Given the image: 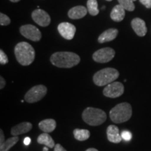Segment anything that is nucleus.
<instances>
[{
    "mask_svg": "<svg viewBox=\"0 0 151 151\" xmlns=\"http://www.w3.org/2000/svg\"><path fill=\"white\" fill-rule=\"evenodd\" d=\"M121 137L124 140L129 141L132 139V135L131 132H129V131H122L121 133Z\"/></svg>",
    "mask_w": 151,
    "mask_h": 151,
    "instance_id": "obj_26",
    "label": "nucleus"
},
{
    "mask_svg": "<svg viewBox=\"0 0 151 151\" xmlns=\"http://www.w3.org/2000/svg\"><path fill=\"white\" fill-rule=\"evenodd\" d=\"M19 141V138L18 136H15L7 139L4 142L0 144V151H9L10 148L15 146L18 141Z\"/></svg>",
    "mask_w": 151,
    "mask_h": 151,
    "instance_id": "obj_21",
    "label": "nucleus"
},
{
    "mask_svg": "<svg viewBox=\"0 0 151 151\" xmlns=\"http://www.w3.org/2000/svg\"><path fill=\"white\" fill-rule=\"evenodd\" d=\"M118 34V30L115 28H111L104 32L98 37V42L104 43L114 40L117 37Z\"/></svg>",
    "mask_w": 151,
    "mask_h": 151,
    "instance_id": "obj_16",
    "label": "nucleus"
},
{
    "mask_svg": "<svg viewBox=\"0 0 151 151\" xmlns=\"http://www.w3.org/2000/svg\"><path fill=\"white\" fill-rule=\"evenodd\" d=\"M139 1L147 9H151V0H139Z\"/></svg>",
    "mask_w": 151,
    "mask_h": 151,
    "instance_id": "obj_27",
    "label": "nucleus"
},
{
    "mask_svg": "<svg viewBox=\"0 0 151 151\" xmlns=\"http://www.w3.org/2000/svg\"><path fill=\"white\" fill-rule=\"evenodd\" d=\"M57 126L56 121L54 119H45L39 123V127L45 133H50L55 129Z\"/></svg>",
    "mask_w": 151,
    "mask_h": 151,
    "instance_id": "obj_17",
    "label": "nucleus"
},
{
    "mask_svg": "<svg viewBox=\"0 0 151 151\" xmlns=\"http://www.w3.org/2000/svg\"><path fill=\"white\" fill-rule=\"evenodd\" d=\"M132 1H137V0H132Z\"/></svg>",
    "mask_w": 151,
    "mask_h": 151,
    "instance_id": "obj_36",
    "label": "nucleus"
},
{
    "mask_svg": "<svg viewBox=\"0 0 151 151\" xmlns=\"http://www.w3.org/2000/svg\"><path fill=\"white\" fill-rule=\"evenodd\" d=\"M124 87L120 82H113L107 85L103 90L105 97L109 98H117L124 93Z\"/></svg>",
    "mask_w": 151,
    "mask_h": 151,
    "instance_id": "obj_9",
    "label": "nucleus"
},
{
    "mask_svg": "<svg viewBox=\"0 0 151 151\" xmlns=\"http://www.w3.org/2000/svg\"><path fill=\"white\" fill-rule=\"evenodd\" d=\"M73 136L76 140L84 141L89 139L90 137V132L88 129H75L73 130Z\"/></svg>",
    "mask_w": 151,
    "mask_h": 151,
    "instance_id": "obj_20",
    "label": "nucleus"
},
{
    "mask_svg": "<svg viewBox=\"0 0 151 151\" xmlns=\"http://www.w3.org/2000/svg\"><path fill=\"white\" fill-rule=\"evenodd\" d=\"M11 1H12V2H18V1H20V0H10Z\"/></svg>",
    "mask_w": 151,
    "mask_h": 151,
    "instance_id": "obj_33",
    "label": "nucleus"
},
{
    "mask_svg": "<svg viewBox=\"0 0 151 151\" xmlns=\"http://www.w3.org/2000/svg\"><path fill=\"white\" fill-rule=\"evenodd\" d=\"M43 151H48V147L45 146V147H44V148H43Z\"/></svg>",
    "mask_w": 151,
    "mask_h": 151,
    "instance_id": "obj_32",
    "label": "nucleus"
},
{
    "mask_svg": "<svg viewBox=\"0 0 151 151\" xmlns=\"http://www.w3.org/2000/svg\"><path fill=\"white\" fill-rule=\"evenodd\" d=\"M17 61L22 66L30 65L35 59V50L31 44L27 42H20L14 49Z\"/></svg>",
    "mask_w": 151,
    "mask_h": 151,
    "instance_id": "obj_2",
    "label": "nucleus"
},
{
    "mask_svg": "<svg viewBox=\"0 0 151 151\" xmlns=\"http://www.w3.org/2000/svg\"><path fill=\"white\" fill-rule=\"evenodd\" d=\"M83 121L90 126H99L102 124L107 118V115L101 109L88 107L82 113Z\"/></svg>",
    "mask_w": 151,
    "mask_h": 151,
    "instance_id": "obj_4",
    "label": "nucleus"
},
{
    "mask_svg": "<svg viewBox=\"0 0 151 151\" xmlns=\"http://www.w3.org/2000/svg\"><path fill=\"white\" fill-rule=\"evenodd\" d=\"M52 65L59 68H72L78 65L81 58L72 52H57L50 57Z\"/></svg>",
    "mask_w": 151,
    "mask_h": 151,
    "instance_id": "obj_1",
    "label": "nucleus"
},
{
    "mask_svg": "<svg viewBox=\"0 0 151 151\" xmlns=\"http://www.w3.org/2000/svg\"><path fill=\"white\" fill-rule=\"evenodd\" d=\"M32 129V124L29 122H22L21 123L17 124L12 127L11 130V134L14 137L15 136H18L22 134H25L31 131Z\"/></svg>",
    "mask_w": 151,
    "mask_h": 151,
    "instance_id": "obj_14",
    "label": "nucleus"
},
{
    "mask_svg": "<svg viewBox=\"0 0 151 151\" xmlns=\"http://www.w3.org/2000/svg\"><path fill=\"white\" fill-rule=\"evenodd\" d=\"M6 86V81L2 76L0 77V89H3Z\"/></svg>",
    "mask_w": 151,
    "mask_h": 151,
    "instance_id": "obj_29",
    "label": "nucleus"
},
{
    "mask_svg": "<svg viewBox=\"0 0 151 151\" xmlns=\"http://www.w3.org/2000/svg\"><path fill=\"white\" fill-rule=\"evenodd\" d=\"M105 8H106L105 6H102V7H101V9H105Z\"/></svg>",
    "mask_w": 151,
    "mask_h": 151,
    "instance_id": "obj_34",
    "label": "nucleus"
},
{
    "mask_svg": "<svg viewBox=\"0 0 151 151\" xmlns=\"http://www.w3.org/2000/svg\"><path fill=\"white\" fill-rule=\"evenodd\" d=\"M58 29L60 35L67 40L73 39L76 32V28L75 26L69 22H62L59 24Z\"/></svg>",
    "mask_w": 151,
    "mask_h": 151,
    "instance_id": "obj_11",
    "label": "nucleus"
},
{
    "mask_svg": "<svg viewBox=\"0 0 151 151\" xmlns=\"http://www.w3.org/2000/svg\"><path fill=\"white\" fill-rule=\"evenodd\" d=\"M120 73L114 68H105L94 73L93 82L97 86H104L115 82L118 78Z\"/></svg>",
    "mask_w": 151,
    "mask_h": 151,
    "instance_id": "obj_5",
    "label": "nucleus"
},
{
    "mask_svg": "<svg viewBox=\"0 0 151 151\" xmlns=\"http://www.w3.org/2000/svg\"><path fill=\"white\" fill-rule=\"evenodd\" d=\"M32 18L37 24L41 27H47L50 23V17L48 14L41 9H36L32 14Z\"/></svg>",
    "mask_w": 151,
    "mask_h": 151,
    "instance_id": "obj_10",
    "label": "nucleus"
},
{
    "mask_svg": "<svg viewBox=\"0 0 151 151\" xmlns=\"http://www.w3.org/2000/svg\"><path fill=\"white\" fill-rule=\"evenodd\" d=\"M11 23V20L9 18V16H7L6 15L1 13L0 14V24L2 26H6L9 25Z\"/></svg>",
    "mask_w": 151,
    "mask_h": 151,
    "instance_id": "obj_24",
    "label": "nucleus"
},
{
    "mask_svg": "<svg viewBox=\"0 0 151 151\" xmlns=\"http://www.w3.org/2000/svg\"><path fill=\"white\" fill-rule=\"evenodd\" d=\"M88 10L83 6H76L73 7L68 12V16L73 20L84 18L87 15Z\"/></svg>",
    "mask_w": 151,
    "mask_h": 151,
    "instance_id": "obj_15",
    "label": "nucleus"
},
{
    "mask_svg": "<svg viewBox=\"0 0 151 151\" xmlns=\"http://www.w3.org/2000/svg\"><path fill=\"white\" fill-rule=\"evenodd\" d=\"M20 32L26 39L32 41H39L41 39L40 30L32 24H24L20 28Z\"/></svg>",
    "mask_w": 151,
    "mask_h": 151,
    "instance_id": "obj_8",
    "label": "nucleus"
},
{
    "mask_svg": "<svg viewBox=\"0 0 151 151\" xmlns=\"http://www.w3.org/2000/svg\"><path fill=\"white\" fill-rule=\"evenodd\" d=\"M86 151H99L98 150H97V149L95 148H88L87 149V150Z\"/></svg>",
    "mask_w": 151,
    "mask_h": 151,
    "instance_id": "obj_31",
    "label": "nucleus"
},
{
    "mask_svg": "<svg viewBox=\"0 0 151 151\" xmlns=\"http://www.w3.org/2000/svg\"><path fill=\"white\" fill-rule=\"evenodd\" d=\"M48 89L43 85L34 86L28 90L24 95V100L27 103L38 102L46 95Z\"/></svg>",
    "mask_w": 151,
    "mask_h": 151,
    "instance_id": "obj_6",
    "label": "nucleus"
},
{
    "mask_svg": "<svg viewBox=\"0 0 151 151\" xmlns=\"http://www.w3.org/2000/svg\"><path fill=\"white\" fill-rule=\"evenodd\" d=\"M125 11L121 5L115 6L111 12V18L115 22L122 21L125 16Z\"/></svg>",
    "mask_w": 151,
    "mask_h": 151,
    "instance_id": "obj_18",
    "label": "nucleus"
},
{
    "mask_svg": "<svg viewBox=\"0 0 151 151\" xmlns=\"http://www.w3.org/2000/svg\"><path fill=\"white\" fill-rule=\"evenodd\" d=\"M31 139L29 137H25L24 139V144L25 146H29V145L31 143Z\"/></svg>",
    "mask_w": 151,
    "mask_h": 151,
    "instance_id": "obj_30",
    "label": "nucleus"
},
{
    "mask_svg": "<svg viewBox=\"0 0 151 151\" xmlns=\"http://www.w3.org/2000/svg\"><path fill=\"white\" fill-rule=\"evenodd\" d=\"M116 52L111 48H103L94 52L92 55V59L98 63H107L113 59Z\"/></svg>",
    "mask_w": 151,
    "mask_h": 151,
    "instance_id": "obj_7",
    "label": "nucleus"
},
{
    "mask_svg": "<svg viewBox=\"0 0 151 151\" xmlns=\"http://www.w3.org/2000/svg\"><path fill=\"white\" fill-rule=\"evenodd\" d=\"M132 27L135 33L139 37H144L147 33L146 22L142 19L135 18L132 20Z\"/></svg>",
    "mask_w": 151,
    "mask_h": 151,
    "instance_id": "obj_12",
    "label": "nucleus"
},
{
    "mask_svg": "<svg viewBox=\"0 0 151 151\" xmlns=\"http://www.w3.org/2000/svg\"><path fill=\"white\" fill-rule=\"evenodd\" d=\"M37 142L39 144L44 145L46 147L50 148H53L55 146V141L48 134V133H43L38 137Z\"/></svg>",
    "mask_w": 151,
    "mask_h": 151,
    "instance_id": "obj_19",
    "label": "nucleus"
},
{
    "mask_svg": "<svg viewBox=\"0 0 151 151\" xmlns=\"http://www.w3.org/2000/svg\"><path fill=\"white\" fill-rule=\"evenodd\" d=\"M87 9L89 14L92 16H97L99 13L97 0H88L87 2Z\"/></svg>",
    "mask_w": 151,
    "mask_h": 151,
    "instance_id": "obj_22",
    "label": "nucleus"
},
{
    "mask_svg": "<svg viewBox=\"0 0 151 151\" xmlns=\"http://www.w3.org/2000/svg\"><path fill=\"white\" fill-rule=\"evenodd\" d=\"M107 139L111 143H119L122 141L121 134L119 132V129L114 124H111L107 127L106 129Z\"/></svg>",
    "mask_w": 151,
    "mask_h": 151,
    "instance_id": "obj_13",
    "label": "nucleus"
},
{
    "mask_svg": "<svg viewBox=\"0 0 151 151\" xmlns=\"http://www.w3.org/2000/svg\"><path fill=\"white\" fill-rule=\"evenodd\" d=\"M9 62V59L7 55L2 50H0V64L1 65H6Z\"/></svg>",
    "mask_w": 151,
    "mask_h": 151,
    "instance_id": "obj_25",
    "label": "nucleus"
},
{
    "mask_svg": "<svg viewBox=\"0 0 151 151\" xmlns=\"http://www.w3.org/2000/svg\"><path fill=\"white\" fill-rule=\"evenodd\" d=\"M54 151H67V150L64 148L62 145H60V143H58V144H56L55 146Z\"/></svg>",
    "mask_w": 151,
    "mask_h": 151,
    "instance_id": "obj_28",
    "label": "nucleus"
},
{
    "mask_svg": "<svg viewBox=\"0 0 151 151\" xmlns=\"http://www.w3.org/2000/svg\"><path fill=\"white\" fill-rule=\"evenodd\" d=\"M106 1H112V0H106Z\"/></svg>",
    "mask_w": 151,
    "mask_h": 151,
    "instance_id": "obj_35",
    "label": "nucleus"
},
{
    "mask_svg": "<svg viewBox=\"0 0 151 151\" xmlns=\"http://www.w3.org/2000/svg\"><path fill=\"white\" fill-rule=\"evenodd\" d=\"M119 4L121 5L126 11H133L135 9V6L132 0H118Z\"/></svg>",
    "mask_w": 151,
    "mask_h": 151,
    "instance_id": "obj_23",
    "label": "nucleus"
},
{
    "mask_svg": "<svg viewBox=\"0 0 151 151\" xmlns=\"http://www.w3.org/2000/svg\"><path fill=\"white\" fill-rule=\"evenodd\" d=\"M132 116V106L127 102L118 104L110 111L109 116L114 123H123L128 121Z\"/></svg>",
    "mask_w": 151,
    "mask_h": 151,
    "instance_id": "obj_3",
    "label": "nucleus"
}]
</instances>
